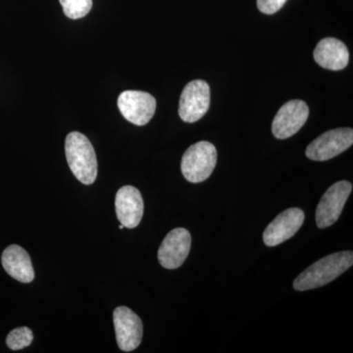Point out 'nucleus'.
<instances>
[{"label":"nucleus","instance_id":"nucleus-8","mask_svg":"<svg viewBox=\"0 0 353 353\" xmlns=\"http://www.w3.org/2000/svg\"><path fill=\"white\" fill-rule=\"evenodd\" d=\"M113 320L120 350L130 352L138 348L143 334L141 318L126 306H120L114 310Z\"/></svg>","mask_w":353,"mask_h":353},{"label":"nucleus","instance_id":"nucleus-5","mask_svg":"<svg viewBox=\"0 0 353 353\" xmlns=\"http://www.w3.org/2000/svg\"><path fill=\"white\" fill-rule=\"evenodd\" d=\"M118 108L125 119L145 126L157 110V101L152 94L141 90H125L118 97Z\"/></svg>","mask_w":353,"mask_h":353},{"label":"nucleus","instance_id":"nucleus-1","mask_svg":"<svg viewBox=\"0 0 353 353\" xmlns=\"http://www.w3.org/2000/svg\"><path fill=\"white\" fill-rule=\"evenodd\" d=\"M353 264L352 252L330 254L308 267L294 280V290L299 292L317 289L336 280Z\"/></svg>","mask_w":353,"mask_h":353},{"label":"nucleus","instance_id":"nucleus-16","mask_svg":"<svg viewBox=\"0 0 353 353\" xmlns=\"http://www.w3.org/2000/svg\"><path fill=\"white\" fill-rule=\"evenodd\" d=\"M34 340V334L28 327L14 329L6 339L7 347L12 350H20L29 347Z\"/></svg>","mask_w":353,"mask_h":353},{"label":"nucleus","instance_id":"nucleus-3","mask_svg":"<svg viewBox=\"0 0 353 353\" xmlns=\"http://www.w3.org/2000/svg\"><path fill=\"white\" fill-rule=\"evenodd\" d=\"M217 163V150L208 141H199L188 148L181 169L185 180L197 183L208 180Z\"/></svg>","mask_w":353,"mask_h":353},{"label":"nucleus","instance_id":"nucleus-9","mask_svg":"<svg viewBox=\"0 0 353 353\" xmlns=\"http://www.w3.org/2000/svg\"><path fill=\"white\" fill-rule=\"evenodd\" d=\"M309 108L303 101H290L279 109L272 123V132L279 139H289L296 134L308 119Z\"/></svg>","mask_w":353,"mask_h":353},{"label":"nucleus","instance_id":"nucleus-6","mask_svg":"<svg viewBox=\"0 0 353 353\" xmlns=\"http://www.w3.org/2000/svg\"><path fill=\"white\" fill-rule=\"evenodd\" d=\"M210 106V88L205 81L194 80L185 85L181 94L179 115L187 123L201 120Z\"/></svg>","mask_w":353,"mask_h":353},{"label":"nucleus","instance_id":"nucleus-4","mask_svg":"<svg viewBox=\"0 0 353 353\" xmlns=\"http://www.w3.org/2000/svg\"><path fill=\"white\" fill-rule=\"evenodd\" d=\"M353 143V130L340 128L324 132L306 148L305 154L314 161H327L348 150Z\"/></svg>","mask_w":353,"mask_h":353},{"label":"nucleus","instance_id":"nucleus-11","mask_svg":"<svg viewBox=\"0 0 353 353\" xmlns=\"http://www.w3.org/2000/svg\"><path fill=\"white\" fill-rule=\"evenodd\" d=\"M304 222V213L299 208H290L279 214L265 229L263 240L267 246H276L290 240Z\"/></svg>","mask_w":353,"mask_h":353},{"label":"nucleus","instance_id":"nucleus-17","mask_svg":"<svg viewBox=\"0 0 353 353\" xmlns=\"http://www.w3.org/2000/svg\"><path fill=\"white\" fill-rule=\"evenodd\" d=\"M287 0H257V7L262 13L271 15L282 9Z\"/></svg>","mask_w":353,"mask_h":353},{"label":"nucleus","instance_id":"nucleus-18","mask_svg":"<svg viewBox=\"0 0 353 353\" xmlns=\"http://www.w3.org/2000/svg\"><path fill=\"white\" fill-rule=\"evenodd\" d=\"M124 228H125V227H124V226H123V225H122V224H121V225H120V226H119V229H120V230H123V229H124Z\"/></svg>","mask_w":353,"mask_h":353},{"label":"nucleus","instance_id":"nucleus-7","mask_svg":"<svg viewBox=\"0 0 353 353\" xmlns=\"http://www.w3.org/2000/svg\"><path fill=\"white\" fill-rule=\"evenodd\" d=\"M352 190V185L347 181H340L327 190L316 209V224L320 229L331 227L338 221Z\"/></svg>","mask_w":353,"mask_h":353},{"label":"nucleus","instance_id":"nucleus-15","mask_svg":"<svg viewBox=\"0 0 353 353\" xmlns=\"http://www.w3.org/2000/svg\"><path fill=\"white\" fill-rule=\"evenodd\" d=\"M63 12L70 19H80L90 13L92 0H59Z\"/></svg>","mask_w":353,"mask_h":353},{"label":"nucleus","instance_id":"nucleus-13","mask_svg":"<svg viewBox=\"0 0 353 353\" xmlns=\"http://www.w3.org/2000/svg\"><path fill=\"white\" fill-rule=\"evenodd\" d=\"M316 63L322 68L340 71L347 66L350 52L343 41L334 38L323 39L314 50Z\"/></svg>","mask_w":353,"mask_h":353},{"label":"nucleus","instance_id":"nucleus-14","mask_svg":"<svg viewBox=\"0 0 353 353\" xmlns=\"http://www.w3.org/2000/svg\"><path fill=\"white\" fill-rule=\"evenodd\" d=\"M2 266L7 274L21 283H31L34 279L31 257L24 248L17 245H9L1 256Z\"/></svg>","mask_w":353,"mask_h":353},{"label":"nucleus","instance_id":"nucleus-2","mask_svg":"<svg viewBox=\"0 0 353 353\" xmlns=\"http://www.w3.org/2000/svg\"><path fill=\"white\" fill-rule=\"evenodd\" d=\"M65 152L70 170L83 185L97 180V160L94 146L85 134L70 132L65 141Z\"/></svg>","mask_w":353,"mask_h":353},{"label":"nucleus","instance_id":"nucleus-12","mask_svg":"<svg viewBox=\"0 0 353 353\" xmlns=\"http://www.w3.org/2000/svg\"><path fill=\"white\" fill-rule=\"evenodd\" d=\"M115 209L118 220L128 229H134L141 223L145 210L143 196L137 188L125 185L116 194Z\"/></svg>","mask_w":353,"mask_h":353},{"label":"nucleus","instance_id":"nucleus-10","mask_svg":"<svg viewBox=\"0 0 353 353\" xmlns=\"http://www.w3.org/2000/svg\"><path fill=\"white\" fill-rule=\"evenodd\" d=\"M190 245H192V236L188 230L183 228L172 230L165 236L158 250V260L160 265L170 270L182 266L189 255Z\"/></svg>","mask_w":353,"mask_h":353}]
</instances>
